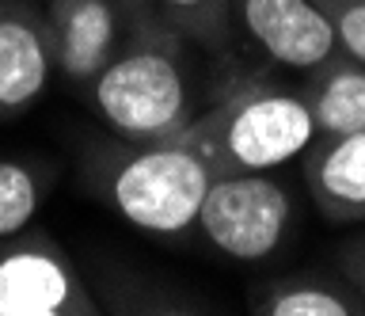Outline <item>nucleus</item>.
<instances>
[{
    "label": "nucleus",
    "mask_w": 365,
    "mask_h": 316,
    "mask_svg": "<svg viewBox=\"0 0 365 316\" xmlns=\"http://www.w3.org/2000/svg\"><path fill=\"white\" fill-rule=\"evenodd\" d=\"M213 175L210 160L179 138L133 141L130 153L107 164L103 195L133 229L148 236H182L198 229V210Z\"/></svg>",
    "instance_id": "f03ea898"
},
{
    "label": "nucleus",
    "mask_w": 365,
    "mask_h": 316,
    "mask_svg": "<svg viewBox=\"0 0 365 316\" xmlns=\"http://www.w3.org/2000/svg\"><path fill=\"white\" fill-rule=\"evenodd\" d=\"M304 175L327 221H365V130L327 138L312 153Z\"/></svg>",
    "instance_id": "1a4fd4ad"
},
{
    "label": "nucleus",
    "mask_w": 365,
    "mask_h": 316,
    "mask_svg": "<svg viewBox=\"0 0 365 316\" xmlns=\"http://www.w3.org/2000/svg\"><path fill=\"white\" fill-rule=\"evenodd\" d=\"M168 16L187 27H205L213 24L217 12H225V0H164Z\"/></svg>",
    "instance_id": "4468645a"
},
{
    "label": "nucleus",
    "mask_w": 365,
    "mask_h": 316,
    "mask_svg": "<svg viewBox=\"0 0 365 316\" xmlns=\"http://www.w3.org/2000/svg\"><path fill=\"white\" fill-rule=\"evenodd\" d=\"M53 65L73 84H91L118 50L114 0H46Z\"/></svg>",
    "instance_id": "6e6552de"
},
{
    "label": "nucleus",
    "mask_w": 365,
    "mask_h": 316,
    "mask_svg": "<svg viewBox=\"0 0 365 316\" xmlns=\"http://www.w3.org/2000/svg\"><path fill=\"white\" fill-rule=\"evenodd\" d=\"M240 31L274 65L312 73L335 58V24L319 0H236Z\"/></svg>",
    "instance_id": "423d86ee"
},
{
    "label": "nucleus",
    "mask_w": 365,
    "mask_h": 316,
    "mask_svg": "<svg viewBox=\"0 0 365 316\" xmlns=\"http://www.w3.org/2000/svg\"><path fill=\"white\" fill-rule=\"evenodd\" d=\"M335 24L339 50L365 65V0H319Z\"/></svg>",
    "instance_id": "ddd939ff"
},
{
    "label": "nucleus",
    "mask_w": 365,
    "mask_h": 316,
    "mask_svg": "<svg viewBox=\"0 0 365 316\" xmlns=\"http://www.w3.org/2000/svg\"><path fill=\"white\" fill-rule=\"evenodd\" d=\"M361 293H365V278H361Z\"/></svg>",
    "instance_id": "2eb2a0df"
},
{
    "label": "nucleus",
    "mask_w": 365,
    "mask_h": 316,
    "mask_svg": "<svg viewBox=\"0 0 365 316\" xmlns=\"http://www.w3.org/2000/svg\"><path fill=\"white\" fill-rule=\"evenodd\" d=\"M53 69L46 8L34 0H0V118H16L38 103Z\"/></svg>",
    "instance_id": "0eeeda50"
},
{
    "label": "nucleus",
    "mask_w": 365,
    "mask_h": 316,
    "mask_svg": "<svg viewBox=\"0 0 365 316\" xmlns=\"http://www.w3.org/2000/svg\"><path fill=\"white\" fill-rule=\"evenodd\" d=\"M293 225V202L267 172L213 175L198 210V233L236 263H259L282 248Z\"/></svg>",
    "instance_id": "20e7f679"
},
{
    "label": "nucleus",
    "mask_w": 365,
    "mask_h": 316,
    "mask_svg": "<svg viewBox=\"0 0 365 316\" xmlns=\"http://www.w3.org/2000/svg\"><path fill=\"white\" fill-rule=\"evenodd\" d=\"M91 99L103 122L125 141H168L194 118L190 69L171 42L141 39L91 81Z\"/></svg>",
    "instance_id": "7ed1b4c3"
},
{
    "label": "nucleus",
    "mask_w": 365,
    "mask_h": 316,
    "mask_svg": "<svg viewBox=\"0 0 365 316\" xmlns=\"http://www.w3.org/2000/svg\"><path fill=\"white\" fill-rule=\"evenodd\" d=\"M96 297L73 259L38 229L0 240V316H91Z\"/></svg>",
    "instance_id": "39448f33"
},
{
    "label": "nucleus",
    "mask_w": 365,
    "mask_h": 316,
    "mask_svg": "<svg viewBox=\"0 0 365 316\" xmlns=\"http://www.w3.org/2000/svg\"><path fill=\"white\" fill-rule=\"evenodd\" d=\"M308 88V107H312L316 130L324 138H342V133L365 130V65L354 58H327Z\"/></svg>",
    "instance_id": "9d476101"
},
{
    "label": "nucleus",
    "mask_w": 365,
    "mask_h": 316,
    "mask_svg": "<svg viewBox=\"0 0 365 316\" xmlns=\"http://www.w3.org/2000/svg\"><path fill=\"white\" fill-rule=\"evenodd\" d=\"M46 190H50V179L34 160L0 156V240L31 229Z\"/></svg>",
    "instance_id": "9b49d317"
},
{
    "label": "nucleus",
    "mask_w": 365,
    "mask_h": 316,
    "mask_svg": "<svg viewBox=\"0 0 365 316\" xmlns=\"http://www.w3.org/2000/svg\"><path fill=\"white\" fill-rule=\"evenodd\" d=\"M316 118L304 96L285 88H240L213 111L194 115L175 138L194 145L217 175L274 172L312 149Z\"/></svg>",
    "instance_id": "f257e3e1"
},
{
    "label": "nucleus",
    "mask_w": 365,
    "mask_h": 316,
    "mask_svg": "<svg viewBox=\"0 0 365 316\" xmlns=\"http://www.w3.org/2000/svg\"><path fill=\"white\" fill-rule=\"evenodd\" d=\"M251 309L262 316H350L358 312V301L350 293H342L339 286H327V282L293 278L259 293Z\"/></svg>",
    "instance_id": "f8f14e48"
}]
</instances>
